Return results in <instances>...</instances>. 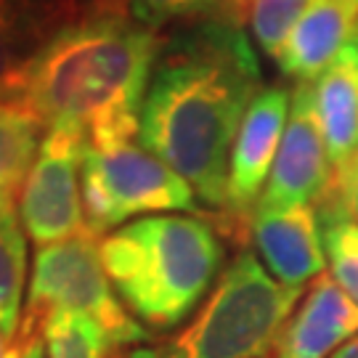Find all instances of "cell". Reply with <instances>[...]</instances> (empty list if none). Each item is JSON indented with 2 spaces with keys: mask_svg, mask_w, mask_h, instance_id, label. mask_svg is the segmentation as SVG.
<instances>
[{
  "mask_svg": "<svg viewBox=\"0 0 358 358\" xmlns=\"http://www.w3.org/2000/svg\"><path fill=\"white\" fill-rule=\"evenodd\" d=\"M263 72L242 24L196 22L162 40L141 106L138 141L217 213L229 207V162Z\"/></svg>",
  "mask_w": 358,
  "mask_h": 358,
  "instance_id": "1",
  "label": "cell"
},
{
  "mask_svg": "<svg viewBox=\"0 0 358 358\" xmlns=\"http://www.w3.org/2000/svg\"><path fill=\"white\" fill-rule=\"evenodd\" d=\"M162 35L125 16H88L62 27L0 83V101L43 130H75L85 143L138 138Z\"/></svg>",
  "mask_w": 358,
  "mask_h": 358,
  "instance_id": "2",
  "label": "cell"
},
{
  "mask_svg": "<svg viewBox=\"0 0 358 358\" xmlns=\"http://www.w3.org/2000/svg\"><path fill=\"white\" fill-rule=\"evenodd\" d=\"M217 229L194 215H146L101 239V260L120 300L152 329L192 316L223 266Z\"/></svg>",
  "mask_w": 358,
  "mask_h": 358,
  "instance_id": "3",
  "label": "cell"
},
{
  "mask_svg": "<svg viewBox=\"0 0 358 358\" xmlns=\"http://www.w3.org/2000/svg\"><path fill=\"white\" fill-rule=\"evenodd\" d=\"M303 289L276 282L242 250L220 273L205 306L178 334L128 350V358H268Z\"/></svg>",
  "mask_w": 358,
  "mask_h": 358,
  "instance_id": "4",
  "label": "cell"
},
{
  "mask_svg": "<svg viewBox=\"0 0 358 358\" xmlns=\"http://www.w3.org/2000/svg\"><path fill=\"white\" fill-rule=\"evenodd\" d=\"M80 178L85 226L96 236L125 226L136 215L196 210L189 180L136 138L85 143Z\"/></svg>",
  "mask_w": 358,
  "mask_h": 358,
  "instance_id": "5",
  "label": "cell"
},
{
  "mask_svg": "<svg viewBox=\"0 0 358 358\" xmlns=\"http://www.w3.org/2000/svg\"><path fill=\"white\" fill-rule=\"evenodd\" d=\"M51 310H72L93 319L117 350L146 343V329L120 300L103 268L101 242L83 231L64 242L45 244L35 255L22 321L40 324Z\"/></svg>",
  "mask_w": 358,
  "mask_h": 358,
  "instance_id": "6",
  "label": "cell"
},
{
  "mask_svg": "<svg viewBox=\"0 0 358 358\" xmlns=\"http://www.w3.org/2000/svg\"><path fill=\"white\" fill-rule=\"evenodd\" d=\"M83 154L85 136L75 130H45L35 165L19 192V217L38 247L64 242L85 226L83 207Z\"/></svg>",
  "mask_w": 358,
  "mask_h": 358,
  "instance_id": "7",
  "label": "cell"
},
{
  "mask_svg": "<svg viewBox=\"0 0 358 358\" xmlns=\"http://www.w3.org/2000/svg\"><path fill=\"white\" fill-rule=\"evenodd\" d=\"M332 189V162L313 103V85L297 83L292 90V112L284 130L282 146L257 207L310 205L319 207Z\"/></svg>",
  "mask_w": 358,
  "mask_h": 358,
  "instance_id": "8",
  "label": "cell"
},
{
  "mask_svg": "<svg viewBox=\"0 0 358 358\" xmlns=\"http://www.w3.org/2000/svg\"><path fill=\"white\" fill-rule=\"evenodd\" d=\"M292 112V90L271 85L257 93L234 138L229 162V207L226 215L250 223V215L266 192L284 130Z\"/></svg>",
  "mask_w": 358,
  "mask_h": 358,
  "instance_id": "9",
  "label": "cell"
},
{
  "mask_svg": "<svg viewBox=\"0 0 358 358\" xmlns=\"http://www.w3.org/2000/svg\"><path fill=\"white\" fill-rule=\"evenodd\" d=\"M247 231L255 242L260 263L276 282L303 289L306 282L321 276L327 268L324 234L316 207H255Z\"/></svg>",
  "mask_w": 358,
  "mask_h": 358,
  "instance_id": "10",
  "label": "cell"
},
{
  "mask_svg": "<svg viewBox=\"0 0 358 358\" xmlns=\"http://www.w3.org/2000/svg\"><path fill=\"white\" fill-rule=\"evenodd\" d=\"M356 334L358 306L332 273L324 271L284 324L268 358H329Z\"/></svg>",
  "mask_w": 358,
  "mask_h": 358,
  "instance_id": "11",
  "label": "cell"
},
{
  "mask_svg": "<svg viewBox=\"0 0 358 358\" xmlns=\"http://www.w3.org/2000/svg\"><path fill=\"white\" fill-rule=\"evenodd\" d=\"M358 32V0H319L294 24L276 66L294 83H313Z\"/></svg>",
  "mask_w": 358,
  "mask_h": 358,
  "instance_id": "12",
  "label": "cell"
},
{
  "mask_svg": "<svg viewBox=\"0 0 358 358\" xmlns=\"http://www.w3.org/2000/svg\"><path fill=\"white\" fill-rule=\"evenodd\" d=\"M93 16H125L159 32L170 22H247V0H93Z\"/></svg>",
  "mask_w": 358,
  "mask_h": 358,
  "instance_id": "13",
  "label": "cell"
},
{
  "mask_svg": "<svg viewBox=\"0 0 358 358\" xmlns=\"http://www.w3.org/2000/svg\"><path fill=\"white\" fill-rule=\"evenodd\" d=\"M45 130L35 117L0 101V207L11 205L35 165Z\"/></svg>",
  "mask_w": 358,
  "mask_h": 358,
  "instance_id": "14",
  "label": "cell"
},
{
  "mask_svg": "<svg viewBox=\"0 0 358 358\" xmlns=\"http://www.w3.org/2000/svg\"><path fill=\"white\" fill-rule=\"evenodd\" d=\"M27 231L16 205L0 207V329L16 337L27 284Z\"/></svg>",
  "mask_w": 358,
  "mask_h": 358,
  "instance_id": "15",
  "label": "cell"
},
{
  "mask_svg": "<svg viewBox=\"0 0 358 358\" xmlns=\"http://www.w3.org/2000/svg\"><path fill=\"white\" fill-rule=\"evenodd\" d=\"M45 358H109L117 348L93 319L72 310H51L40 321Z\"/></svg>",
  "mask_w": 358,
  "mask_h": 358,
  "instance_id": "16",
  "label": "cell"
},
{
  "mask_svg": "<svg viewBox=\"0 0 358 358\" xmlns=\"http://www.w3.org/2000/svg\"><path fill=\"white\" fill-rule=\"evenodd\" d=\"M313 3H319V0H250L247 3V24H250L257 48L276 62L289 32Z\"/></svg>",
  "mask_w": 358,
  "mask_h": 358,
  "instance_id": "17",
  "label": "cell"
},
{
  "mask_svg": "<svg viewBox=\"0 0 358 358\" xmlns=\"http://www.w3.org/2000/svg\"><path fill=\"white\" fill-rule=\"evenodd\" d=\"M321 234L329 273L358 306V220H329L321 226Z\"/></svg>",
  "mask_w": 358,
  "mask_h": 358,
  "instance_id": "18",
  "label": "cell"
},
{
  "mask_svg": "<svg viewBox=\"0 0 358 358\" xmlns=\"http://www.w3.org/2000/svg\"><path fill=\"white\" fill-rule=\"evenodd\" d=\"M13 0H0V83L16 69L13 59Z\"/></svg>",
  "mask_w": 358,
  "mask_h": 358,
  "instance_id": "19",
  "label": "cell"
},
{
  "mask_svg": "<svg viewBox=\"0 0 358 358\" xmlns=\"http://www.w3.org/2000/svg\"><path fill=\"white\" fill-rule=\"evenodd\" d=\"M16 337H19V343H22L24 358H45V340H43V329H40V324L22 321V327H19Z\"/></svg>",
  "mask_w": 358,
  "mask_h": 358,
  "instance_id": "20",
  "label": "cell"
},
{
  "mask_svg": "<svg viewBox=\"0 0 358 358\" xmlns=\"http://www.w3.org/2000/svg\"><path fill=\"white\" fill-rule=\"evenodd\" d=\"M0 358H24L19 337H11L0 329Z\"/></svg>",
  "mask_w": 358,
  "mask_h": 358,
  "instance_id": "21",
  "label": "cell"
},
{
  "mask_svg": "<svg viewBox=\"0 0 358 358\" xmlns=\"http://www.w3.org/2000/svg\"><path fill=\"white\" fill-rule=\"evenodd\" d=\"M348 215L358 220V167L356 176H353V183H350V192H348Z\"/></svg>",
  "mask_w": 358,
  "mask_h": 358,
  "instance_id": "22",
  "label": "cell"
},
{
  "mask_svg": "<svg viewBox=\"0 0 358 358\" xmlns=\"http://www.w3.org/2000/svg\"><path fill=\"white\" fill-rule=\"evenodd\" d=\"M329 358H358V334L356 337H350L343 348H337Z\"/></svg>",
  "mask_w": 358,
  "mask_h": 358,
  "instance_id": "23",
  "label": "cell"
},
{
  "mask_svg": "<svg viewBox=\"0 0 358 358\" xmlns=\"http://www.w3.org/2000/svg\"><path fill=\"white\" fill-rule=\"evenodd\" d=\"M109 358H128V353H125V350H115Z\"/></svg>",
  "mask_w": 358,
  "mask_h": 358,
  "instance_id": "24",
  "label": "cell"
},
{
  "mask_svg": "<svg viewBox=\"0 0 358 358\" xmlns=\"http://www.w3.org/2000/svg\"><path fill=\"white\" fill-rule=\"evenodd\" d=\"M247 3H250V0H247Z\"/></svg>",
  "mask_w": 358,
  "mask_h": 358,
  "instance_id": "25",
  "label": "cell"
}]
</instances>
